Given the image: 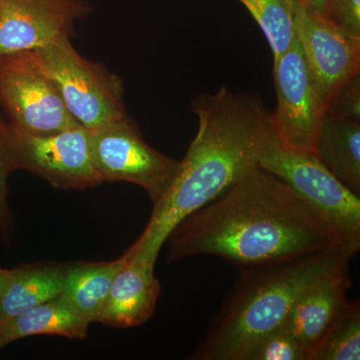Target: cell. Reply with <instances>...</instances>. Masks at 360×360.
Here are the masks:
<instances>
[{"mask_svg": "<svg viewBox=\"0 0 360 360\" xmlns=\"http://www.w3.org/2000/svg\"><path fill=\"white\" fill-rule=\"evenodd\" d=\"M165 243L168 262L215 255L239 269L340 246L288 184L260 167L180 220Z\"/></svg>", "mask_w": 360, "mask_h": 360, "instance_id": "cell-1", "label": "cell"}, {"mask_svg": "<svg viewBox=\"0 0 360 360\" xmlns=\"http://www.w3.org/2000/svg\"><path fill=\"white\" fill-rule=\"evenodd\" d=\"M198 129L172 186L139 239L125 252L155 264L180 220L217 198L251 170L274 139L271 115L259 96L222 86L193 101Z\"/></svg>", "mask_w": 360, "mask_h": 360, "instance_id": "cell-2", "label": "cell"}, {"mask_svg": "<svg viewBox=\"0 0 360 360\" xmlns=\"http://www.w3.org/2000/svg\"><path fill=\"white\" fill-rule=\"evenodd\" d=\"M354 255L340 246L277 264L241 269L219 314L191 359L245 360L258 341L283 328L310 285L348 266Z\"/></svg>", "mask_w": 360, "mask_h": 360, "instance_id": "cell-3", "label": "cell"}, {"mask_svg": "<svg viewBox=\"0 0 360 360\" xmlns=\"http://www.w3.org/2000/svg\"><path fill=\"white\" fill-rule=\"evenodd\" d=\"M259 167L292 189L326 225L341 248L352 255L360 248V198L312 153L284 148L274 135Z\"/></svg>", "mask_w": 360, "mask_h": 360, "instance_id": "cell-4", "label": "cell"}, {"mask_svg": "<svg viewBox=\"0 0 360 360\" xmlns=\"http://www.w3.org/2000/svg\"><path fill=\"white\" fill-rule=\"evenodd\" d=\"M72 117L94 131L127 116L122 80L103 65L80 56L71 39L34 49Z\"/></svg>", "mask_w": 360, "mask_h": 360, "instance_id": "cell-5", "label": "cell"}, {"mask_svg": "<svg viewBox=\"0 0 360 360\" xmlns=\"http://www.w3.org/2000/svg\"><path fill=\"white\" fill-rule=\"evenodd\" d=\"M4 148L11 172L26 170L59 189L103 184L90 150L89 131L77 124L49 134H32L7 122Z\"/></svg>", "mask_w": 360, "mask_h": 360, "instance_id": "cell-6", "label": "cell"}, {"mask_svg": "<svg viewBox=\"0 0 360 360\" xmlns=\"http://www.w3.org/2000/svg\"><path fill=\"white\" fill-rule=\"evenodd\" d=\"M89 137L92 161L103 182L136 184L153 206L160 202L174 182L179 161L146 143L129 115L89 131Z\"/></svg>", "mask_w": 360, "mask_h": 360, "instance_id": "cell-7", "label": "cell"}, {"mask_svg": "<svg viewBox=\"0 0 360 360\" xmlns=\"http://www.w3.org/2000/svg\"><path fill=\"white\" fill-rule=\"evenodd\" d=\"M0 108L7 122L32 134H49L79 124L34 51L0 56Z\"/></svg>", "mask_w": 360, "mask_h": 360, "instance_id": "cell-8", "label": "cell"}, {"mask_svg": "<svg viewBox=\"0 0 360 360\" xmlns=\"http://www.w3.org/2000/svg\"><path fill=\"white\" fill-rule=\"evenodd\" d=\"M276 108L272 129L284 148L314 153L326 105L297 40L274 60Z\"/></svg>", "mask_w": 360, "mask_h": 360, "instance_id": "cell-9", "label": "cell"}, {"mask_svg": "<svg viewBox=\"0 0 360 360\" xmlns=\"http://www.w3.org/2000/svg\"><path fill=\"white\" fill-rule=\"evenodd\" d=\"M296 40L328 108L335 92L360 73V39L295 1Z\"/></svg>", "mask_w": 360, "mask_h": 360, "instance_id": "cell-10", "label": "cell"}, {"mask_svg": "<svg viewBox=\"0 0 360 360\" xmlns=\"http://www.w3.org/2000/svg\"><path fill=\"white\" fill-rule=\"evenodd\" d=\"M90 13L85 0H0V56L71 39Z\"/></svg>", "mask_w": 360, "mask_h": 360, "instance_id": "cell-11", "label": "cell"}, {"mask_svg": "<svg viewBox=\"0 0 360 360\" xmlns=\"http://www.w3.org/2000/svg\"><path fill=\"white\" fill-rule=\"evenodd\" d=\"M125 262L113 279L98 322L129 328L146 323L155 314L160 295L155 264L125 252Z\"/></svg>", "mask_w": 360, "mask_h": 360, "instance_id": "cell-12", "label": "cell"}, {"mask_svg": "<svg viewBox=\"0 0 360 360\" xmlns=\"http://www.w3.org/2000/svg\"><path fill=\"white\" fill-rule=\"evenodd\" d=\"M349 267L331 272L300 296L284 326L300 341L309 360L347 303L352 285Z\"/></svg>", "mask_w": 360, "mask_h": 360, "instance_id": "cell-13", "label": "cell"}, {"mask_svg": "<svg viewBox=\"0 0 360 360\" xmlns=\"http://www.w3.org/2000/svg\"><path fill=\"white\" fill-rule=\"evenodd\" d=\"M314 153L336 179L360 196V120L324 116Z\"/></svg>", "mask_w": 360, "mask_h": 360, "instance_id": "cell-14", "label": "cell"}, {"mask_svg": "<svg viewBox=\"0 0 360 360\" xmlns=\"http://www.w3.org/2000/svg\"><path fill=\"white\" fill-rule=\"evenodd\" d=\"M89 326V322L75 307L58 295L0 324V349L13 341L32 335L84 340Z\"/></svg>", "mask_w": 360, "mask_h": 360, "instance_id": "cell-15", "label": "cell"}, {"mask_svg": "<svg viewBox=\"0 0 360 360\" xmlns=\"http://www.w3.org/2000/svg\"><path fill=\"white\" fill-rule=\"evenodd\" d=\"M65 265L32 264L13 269V276L0 295V324L60 295Z\"/></svg>", "mask_w": 360, "mask_h": 360, "instance_id": "cell-16", "label": "cell"}, {"mask_svg": "<svg viewBox=\"0 0 360 360\" xmlns=\"http://www.w3.org/2000/svg\"><path fill=\"white\" fill-rule=\"evenodd\" d=\"M125 255L112 262H78L65 265L60 295L89 322H98L104 302Z\"/></svg>", "mask_w": 360, "mask_h": 360, "instance_id": "cell-17", "label": "cell"}, {"mask_svg": "<svg viewBox=\"0 0 360 360\" xmlns=\"http://www.w3.org/2000/svg\"><path fill=\"white\" fill-rule=\"evenodd\" d=\"M262 28L274 60L288 51L295 41L296 0H238Z\"/></svg>", "mask_w": 360, "mask_h": 360, "instance_id": "cell-18", "label": "cell"}, {"mask_svg": "<svg viewBox=\"0 0 360 360\" xmlns=\"http://www.w3.org/2000/svg\"><path fill=\"white\" fill-rule=\"evenodd\" d=\"M360 359V302L347 300L312 352L311 360Z\"/></svg>", "mask_w": 360, "mask_h": 360, "instance_id": "cell-19", "label": "cell"}, {"mask_svg": "<svg viewBox=\"0 0 360 360\" xmlns=\"http://www.w3.org/2000/svg\"><path fill=\"white\" fill-rule=\"evenodd\" d=\"M245 360H309V356L300 341L283 326L258 341Z\"/></svg>", "mask_w": 360, "mask_h": 360, "instance_id": "cell-20", "label": "cell"}, {"mask_svg": "<svg viewBox=\"0 0 360 360\" xmlns=\"http://www.w3.org/2000/svg\"><path fill=\"white\" fill-rule=\"evenodd\" d=\"M6 124V115L0 108V238L4 243H9L13 231V217L8 202L9 174L13 172L7 161L4 148V127Z\"/></svg>", "mask_w": 360, "mask_h": 360, "instance_id": "cell-21", "label": "cell"}, {"mask_svg": "<svg viewBox=\"0 0 360 360\" xmlns=\"http://www.w3.org/2000/svg\"><path fill=\"white\" fill-rule=\"evenodd\" d=\"M326 115L360 120V73L335 92L328 103Z\"/></svg>", "mask_w": 360, "mask_h": 360, "instance_id": "cell-22", "label": "cell"}, {"mask_svg": "<svg viewBox=\"0 0 360 360\" xmlns=\"http://www.w3.org/2000/svg\"><path fill=\"white\" fill-rule=\"evenodd\" d=\"M326 20L360 39V0H330Z\"/></svg>", "mask_w": 360, "mask_h": 360, "instance_id": "cell-23", "label": "cell"}, {"mask_svg": "<svg viewBox=\"0 0 360 360\" xmlns=\"http://www.w3.org/2000/svg\"><path fill=\"white\" fill-rule=\"evenodd\" d=\"M303 6L309 7L310 11L319 14L322 18H328L329 4L330 0H298Z\"/></svg>", "mask_w": 360, "mask_h": 360, "instance_id": "cell-24", "label": "cell"}, {"mask_svg": "<svg viewBox=\"0 0 360 360\" xmlns=\"http://www.w3.org/2000/svg\"><path fill=\"white\" fill-rule=\"evenodd\" d=\"M13 276V269H0V295L6 290Z\"/></svg>", "mask_w": 360, "mask_h": 360, "instance_id": "cell-25", "label": "cell"}]
</instances>
